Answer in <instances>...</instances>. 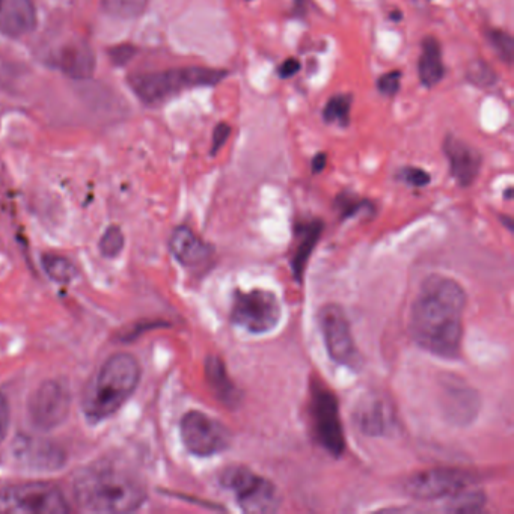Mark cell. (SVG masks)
I'll list each match as a JSON object with an SVG mask.
<instances>
[{"mask_svg": "<svg viewBox=\"0 0 514 514\" xmlns=\"http://www.w3.org/2000/svg\"><path fill=\"white\" fill-rule=\"evenodd\" d=\"M401 73L400 71H389V73L383 74L379 80H377V88L386 97H394L400 89Z\"/></svg>", "mask_w": 514, "mask_h": 514, "instance_id": "33", "label": "cell"}, {"mask_svg": "<svg viewBox=\"0 0 514 514\" xmlns=\"http://www.w3.org/2000/svg\"><path fill=\"white\" fill-rule=\"evenodd\" d=\"M231 135V127L228 126L227 123H221L216 126L215 132H213V148L212 154L219 153L222 147L227 144L228 139H230Z\"/></svg>", "mask_w": 514, "mask_h": 514, "instance_id": "34", "label": "cell"}, {"mask_svg": "<svg viewBox=\"0 0 514 514\" xmlns=\"http://www.w3.org/2000/svg\"><path fill=\"white\" fill-rule=\"evenodd\" d=\"M326 163H328V156L325 153L317 154L313 159V163H311L314 174H320V172L325 171Z\"/></svg>", "mask_w": 514, "mask_h": 514, "instance_id": "36", "label": "cell"}, {"mask_svg": "<svg viewBox=\"0 0 514 514\" xmlns=\"http://www.w3.org/2000/svg\"><path fill=\"white\" fill-rule=\"evenodd\" d=\"M225 77L227 71L218 68L180 67L138 74L130 79V86L142 103L157 106L189 89L218 85Z\"/></svg>", "mask_w": 514, "mask_h": 514, "instance_id": "4", "label": "cell"}, {"mask_svg": "<svg viewBox=\"0 0 514 514\" xmlns=\"http://www.w3.org/2000/svg\"><path fill=\"white\" fill-rule=\"evenodd\" d=\"M300 70V62L297 59H287V61L282 62L281 67H279V76L282 79H288V77H293L297 71Z\"/></svg>", "mask_w": 514, "mask_h": 514, "instance_id": "35", "label": "cell"}, {"mask_svg": "<svg viewBox=\"0 0 514 514\" xmlns=\"http://www.w3.org/2000/svg\"><path fill=\"white\" fill-rule=\"evenodd\" d=\"M445 68L442 62L441 44L436 38L427 37L423 41L420 59H418V76L427 88H433L444 77Z\"/></svg>", "mask_w": 514, "mask_h": 514, "instance_id": "22", "label": "cell"}, {"mask_svg": "<svg viewBox=\"0 0 514 514\" xmlns=\"http://www.w3.org/2000/svg\"><path fill=\"white\" fill-rule=\"evenodd\" d=\"M466 77L469 82L474 85L480 86V88H487V86H493L496 82V74L489 65L484 61H474L469 65L468 71H466Z\"/></svg>", "mask_w": 514, "mask_h": 514, "instance_id": "30", "label": "cell"}, {"mask_svg": "<svg viewBox=\"0 0 514 514\" xmlns=\"http://www.w3.org/2000/svg\"><path fill=\"white\" fill-rule=\"evenodd\" d=\"M486 505V495L481 490H462L457 495L451 496L447 505V511L451 513H478Z\"/></svg>", "mask_w": 514, "mask_h": 514, "instance_id": "25", "label": "cell"}, {"mask_svg": "<svg viewBox=\"0 0 514 514\" xmlns=\"http://www.w3.org/2000/svg\"><path fill=\"white\" fill-rule=\"evenodd\" d=\"M124 245H126V237H124L123 230L117 225H112L108 230L103 233L98 242V251L105 258H117L123 252Z\"/></svg>", "mask_w": 514, "mask_h": 514, "instance_id": "28", "label": "cell"}, {"mask_svg": "<svg viewBox=\"0 0 514 514\" xmlns=\"http://www.w3.org/2000/svg\"><path fill=\"white\" fill-rule=\"evenodd\" d=\"M444 151L450 162V171L457 184L469 187L477 180L481 169V156L475 148L454 136L445 139Z\"/></svg>", "mask_w": 514, "mask_h": 514, "instance_id": "16", "label": "cell"}, {"mask_svg": "<svg viewBox=\"0 0 514 514\" xmlns=\"http://www.w3.org/2000/svg\"><path fill=\"white\" fill-rule=\"evenodd\" d=\"M14 454L20 465L32 471H56L62 468L65 462V454L62 453L61 448L41 439H19L14 447Z\"/></svg>", "mask_w": 514, "mask_h": 514, "instance_id": "15", "label": "cell"}, {"mask_svg": "<svg viewBox=\"0 0 514 514\" xmlns=\"http://www.w3.org/2000/svg\"><path fill=\"white\" fill-rule=\"evenodd\" d=\"M73 498L88 513H132L147 501V487L127 466L100 460L77 472Z\"/></svg>", "mask_w": 514, "mask_h": 514, "instance_id": "2", "label": "cell"}, {"mask_svg": "<svg viewBox=\"0 0 514 514\" xmlns=\"http://www.w3.org/2000/svg\"><path fill=\"white\" fill-rule=\"evenodd\" d=\"M282 306L273 291H234L231 306V322L249 334L260 335L272 332L281 322Z\"/></svg>", "mask_w": 514, "mask_h": 514, "instance_id": "8", "label": "cell"}, {"mask_svg": "<svg viewBox=\"0 0 514 514\" xmlns=\"http://www.w3.org/2000/svg\"><path fill=\"white\" fill-rule=\"evenodd\" d=\"M169 249L175 260L192 272H207L215 260V248L187 225H180L172 231Z\"/></svg>", "mask_w": 514, "mask_h": 514, "instance_id": "14", "label": "cell"}, {"mask_svg": "<svg viewBox=\"0 0 514 514\" xmlns=\"http://www.w3.org/2000/svg\"><path fill=\"white\" fill-rule=\"evenodd\" d=\"M53 64L68 76L88 77L94 71V56L86 44H68L58 50Z\"/></svg>", "mask_w": 514, "mask_h": 514, "instance_id": "21", "label": "cell"}, {"mask_svg": "<svg viewBox=\"0 0 514 514\" xmlns=\"http://www.w3.org/2000/svg\"><path fill=\"white\" fill-rule=\"evenodd\" d=\"M350 111H352V97L346 94L335 95L326 103L323 118L326 123L346 127L350 123Z\"/></svg>", "mask_w": 514, "mask_h": 514, "instance_id": "26", "label": "cell"}, {"mask_svg": "<svg viewBox=\"0 0 514 514\" xmlns=\"http://www.w3.org/2000/svg\"><path fill=\"white\" fill-rule=\"evenodd\" d=\"M310 420L314 438L332 457H341L346 451V435L341 421L337 395L325 383L311 385Z\"/></svg>", "mask_w": 514, "mask_h": 514, "instance_id": "7", "label": "cell"}, {"mask_svg": "<svg viewBox=\"0 0 514 514\" xmlns=\"http://www.w3.org/2000/svg\"><path fill=\"white\" fill-rule=\"evenodd\" d=\"M319 323L326 350L332 361L353 371L361 370L364 359L356 346L349 319L343 308L337 303L323 306L319 313Z\"/></svg>", "mask_w": 514, "mask_h": 514, "instance_id": "10", "label": "cell"}, {"mask_svg": "<svg viewBox=\"0 0 514 514\" xmlns=\"http://www.w3.org/2000/svg\"><path fill=\"white\" fill-rule=\"evenodd\" d=\"M466 302L465 290L456 279L429 276L410 311V335L415 343L439 358H459Z\"/></svg>", "mask_w": 514, "mask_h": 514, "instance_id": "1", "label": "cell"}, {"mask_svg": "<svg viewBox=\"0 0 514 514\" xmlns=\"http://www.w3.org/2000/svg\"><path fill=\"white\" fill-rule=\"evenodd\" d=\"M205 380L216 400L228 409H237L243 401V392L231 379L227 365L219 356H209L204 365Z\"/></svg>", "mask_w": 514, "mask_h": 514, "instance_id": "19", "label": "cell"}, {"mask_svg": "<svg viewBox=\"0 0 514 514\" xmlns=\"http://www.w3.org/2000/svg\"><path fill=\"white\" fill-rule=\"evenodd\" d=\"M219 484L234 493L237 504L245 513L270 514L281 507L275 484L255 474L248 466H228L219 475Z\"/></svg>", "mask_w": 514, "mask_h": 514, "instance_id": "5", "label": "cell"}, {"mask_svg": "<svg viewBox=\"0 0 514 514\" xmlns=\"http://www.w3.org/2000/svg\"><path fill=\"white\" fill-rule=\"evenodd\" d=\"M41 266H43L46 275L56 284H70L77 276V269L70 258L64 257L55 252H47L41 257Z\"/></svg>", "mask_w": 514, "mask_h": 514, "instance_id": "23", "label": "cell"}, {"mask_svg": "<svg viewBox=\"0 0 514 514\" xmlns=\"http://www.w3.org/2000/svg\"><path fill=\"white\" fill-rule=\"evenodd\" d=\"M141 379L142 367L136 356L123 352L109 356L83 391L86 420L101 423L114 417L133 397Z\"/></svg>", "mask_w": 514, "mask_h": 514, "instance_id": "3", "label": "cell"}, {"mask_svg": "<svg viewBox=\"0 0 514 514\" xmlns=\"http://www.w3.org/2000/svg\"><path fill=\"white\" fill-rule=\"evenodd\" d=\"M489 43L492 44L495 52L505 64H511L514 58V41L513 37L504 31H490Z\"/></svg>", "mask_w": 514, "mask_h": 514, "instance_id": "29", "label": "cell"}, {"mask_svg": "<svg viewBox=\"0 0 514 514\" xmlns=\"http://www.w3.org/2000/svg\"><path fill=\"white\" fill-rule=\"evenodd\" d=\"M37 26L34 0H0V34L10 38L25 37Z\"/></svg>", "mask_w": 514, "mask_h": 514, "instance_id": "17", "label": "cell"}, {"mask_svg": "<svg viewBox=\"0 0 514 514\" xmlns=\"http://www.w3.org/2000/svg\"><path fill=\"white\" fill-rule=\"evenodd\" d=\"M11 427V404L7 395L0 392V447L7 441Z\"/></svg>", "mask_w": 514, "mask_h": 514, "instance_id": "32", "label": "cell"}, {"mask_svg": "<svg viewBox=\"0 0 514 514\" xmlns=\"http://www.w3.org/2000/svg\"><path fill=\"white\" fill-rule=\"evenodd\" d=\"M70 511V502L55 484L29 481L0 489V513L67 514Z\"/></svg>", "mask_w": 514, "mask_h": 514, "instance_id": "6", "label": "cell"}, {"mask_svg": "<svg viewBox=\"0 0 514 514\" xmlns=\"http://www.w3.org/2000/svg\"><path fill=\"white\" fill-rule=\"evenodd\" d=\"M150 0H101V8L118 20H135L147 11Z\"/></svg>", "mask_w": 514, "mask_h": 514, "instance_id": "24", "label": "cell"}, {"mask_svg": "<svg viewBox=\"0 0 514 514\" xmlns=\"http://www.w3.org/2000/svg\"><path fill=\"white\" fill-rule=\"evenodd\" d=\"M337 209L343 219L356 218L362 213L367 216L374 213L373 204L370 201L350 195V193H343V195L338 196Z\"/></svg>", "mask_w": 514, "mask_h": 514, "instance_id": "27", "label": "cell"}, {"mask_svg": "<svg viewBox=\"0 0 514 514\" xmlns=\"http://www.w3.org/2000/svg\"><path fill=\"white\" fill-rule=\"evenodd\" d=\"M444 394L445 409L453 418L454 423L465 426L477 417L480 401H478L477 394L468 386L459 385L457 382L450 383Z\"/></svg>", "mask_w": 514, "mask_h": 514, "instance_id": "20", "label": "cell"}, {"mask_svg": "<svg viewBox=\"0 0 514 514\" xmlns=\"http://www.w3.org/2000/svg\"><path fill=\"white\" fill-rule=\"evenodd\" d=\"M323 230H325V224L320 219H305L294 225V245L293 255H291L294 281L302 282L306 264L316 249Z\"/></svg>", "mask_w": 514, "mask_h": 514, "instance_id": "18", "label": "cell"}, {"mask_svg": "<svg viewBox=\"0 0 514 514\" xmlns=\"http://www.w3.org/2000/svg\"><path fill=\"white\" fill-rule=\"evenodd\" d=\"M180 435L184 448L196 457L218 456L227 451L233 442V435L227 426L199 410H190L183 415Z\"/></svg>", "mask_w": 514, "mask_h": 514, "instance_id": "9", "label": "cell"}, {"mask_svg": "<svg viewBox=\"0 0 514 514\" xmlns=\"http://www.w3.org/2000/svg\"><path fill=\"white\" fill-rule=\"evenodd\" d=\"M353 423L359 432L371 438L389 436L397 429V414L394 404L383 394L364 395L356 404Z\"/></svg>", "mask_w": 514, "mask_h": 514, "instance_id": "13", "label": "cell"}, {"mask_svg": "<svg viewBox=\"0 0 514 514\" xmlns=\"http://www.w3.org/2000/svg\"><path fill=\"white\" fill-rule=\"evenodd\" d=\"M398 178L412 187H426L430 180H432L430 174H427L424 169L414 168V166H407V168L401 169Z\"/></svg>", "mask_w": 514, "mask_h": 514, "instance_id": "31", "label": "cell"}, {"mask_svg": "<svg viewBox=\"0 0 514 514\" xmlns=\"http://www.w3.org/2000/svg\"><path fill=\"white\" fill-rule=\"evenodd\" d=\"M477 483V477L465 469L433 468L415 472L404 481V492L418 501L451 498Z\"/></svg>", "mask_w": 514, "mask_h": 514, "instance_id": "12", "label": "cell"}, {"mask_svg": "<svg viewBox=\"0 0 514 514\" xmlns=\"http://www.w3.org/2000/svg\"><path fill=\"white\" fill-rule=\"evenodd\" d=\"M71 391L67 382L50 379L37 386L28 400V418L40 432H52L67 421Z\"/></svg>", "mask_w": 514, "mask_h": 514, "instance_id": "11", "label": "cell"}]
</instances>
